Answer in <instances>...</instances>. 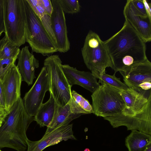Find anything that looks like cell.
I'll use <instances>...</instances> for the list:
<instances>
[{
    "label": "cell",
    "instance_id": "6da1fadb",
    "mask_svg": "<svg viewBox=\"0 0 151 151\" xmlns=\"http://www.w3.org/2000/svg\"><path fill=\"white\" fill-rule=\"evenodd\" d=\"M104 42L114 73L148 59L146 42L125 20L121 29Z\"/></svg>",
    "mask_w": 151,
    "mask_h": 151
},
{
    "label": "cell",
    "instance_id": "7a4b0ae2",
    "mask_svg": "<svg viewBox=\"0 0 151 151\" xmlns=\"http://www.w3.org/2000/svg\"><path fill=\"white\" fill-rule=\"evenodd\" d=\"M33 121L34 117L27 113L20 97L5 114L0 127V148L25 151L27 148L26 132Z\"/></svg>",
    "mask_w": 151,
    "mask_h": 151
},
{
    "label": "cell",
    "instance_id": "3957f363",
    "mask_svg": "<svg viewBox=\"0 0 151 151\" xmlns=\"http://www.w3.org/2000/svg\"><path fill=\"white\" fill-rule=\"evenodd\" d=\"M26 14V40L33 52L48 56L58 52L52 40L27 0H24Z\"/></svg>",
    "mask_w": 151,
    "mask_h": 151
},
{
    "label": "cell",
    "instance_id": "277c9868",
    "mask_svg": "<svg viewBox=\"0 0 151 151\" xmlns=\"http://www.w3.org/2000/svg\"><path fill=\"white\" fill-rule=\"evenodd\" d=\"M5 36L19 47L26 40V14L24 0H4Z\"/></svg>",
    "mask_w": 151,
    "mask_h": 151
},
{
    "label": "cell",
    "instance_id": "5b68a950",
    "mask_svg": "<svg viewBox=\"0 0 151 151\" xmlns=\"http://www.w3.org/2000/svg\"><path fill=\"white\" fill-rule=\"evenodd\" d=\"M81 52L85 64L95 78L105 71L106 68H112L111 60L104 41L92 30L89 31L86 37Z\"/></svg>",
    "mask_w": 151,
    "mask_h": 151
},
{
    "label": "cell",
    "instance_id": "8992f818",
    "mask_svg": "<svg viewBox=\"0 0 151 151\" xmlns=\"http://www.w3.org/2000/svg\"><path fill=\"white\" fill-rule=\"evenodd\" d=\"M98 82L101 85L91 95L93 114L104 118L121 113L126 104L121 91L105 82Z\"/></svg>",
    "mask_w": 151,
    "mask_h": 151
},
{
    "label": "cell",
    "instance_id": "52a82bcc",
    "mask_svg": "<svg viewBox=\"0 0 151 151\" xmlns=\"http://www.w3.org/2000/svg\"><path fill=\"white\" fill-rule=\"evenodd\" d=\"M62 65L57 55L47 56L44 61V66L48 76L50 93L58 105L63 106L70 99L72 86L69 84L64 73Z\"/></svg>",
    "mask_w": 151,
    "mask_h": 151
},
{
    "label": "cell",
    "instance_id": "ba28073f",
    "mask_svg": "<svg viewBox=\"0 0 151 151\" xmlns=\"http://www.w3.org/2000/svg\"><path fill=\"white\" fill-rule=\"evenodd\" d=\"M124 83L128 87L145 96L151 88V63L148 59L124 71H119Z\"/></svg>",
    "mask_w": 151,
    "mask_h": 151
},
{
    "label": "cell",
    "instance_id": "9c48e42d",
    "mask_svg": "<svg viewBox=\"0 0 151 151\" xmlns=\"http://www.w3.org/2000/svg\"><path fill=\"white\" fill-rule=\"evenodd\" d=\"M104 119L114 128L125 126L128 130H136L151 135V104L134 116H125L119 114Z\"/></svg>",
    "mask_w": 151,
    "mask_h": 151
},
{
    "label": "cell",
    "instance_id": "30bf717a",
    "mask_svg": "<svg viewBox=\"0 0 151 151\" xmlns=\"http://www.w3.org/2000/svg\"><path fill=\"white\" fill-rule=\"evenodd\" d=\"M50 86L47 70L43 67L35 83L25 94L23 98L24 106L27 113L34 117L43 104L45 94L49 91Z\"/></svg>",
    "mask_w": 151,
    "mask_h": 151
},
{
    "label": "cell",
    "instance_id": "8fae6325",
    "mask_svg": "<svg viewBox=\"0 0 151 151\" xmlns=\"http://www.w3.org/2000/svg\"><path fill=\"white\" fill-rule=\"evenodd\" d=\"M51 1L53 7L50 16L51 26L56 39L58 52H66L70 49V44L68 37L65 14L58 0Z\"/></svg>",
    "mask_w": 151,
    "mask_h": 151
},
{
    "label": "cell",
    "instance_id": "7c38bea8",
    "mask_svg": "<svg viewBox=\"0 0 151 151\" xmlns=\"http://www.w3.org/2000/svg\"><path fill=\"white\" fill-rule=\"evenodd\" d=\"M22 77L18 68L14 64L1 80L5 103V114L21 97Z\"/></svg>",
    "mask_w": 151,
    "mask_h": 151
},
{
    "label": "cell",
    "instance_id": "4fadbf2b",
    "mask_svg": "<svg viewBox=\"0 0 151 151\" xmlns=\"http://www.w3.org/2000/svg\"><path fill=\"white\" fill-rule=\"evenodd\" d=\"M69 139L76 140L73 134L72 124L59 127L45 134L40 140L37 141H32L27 138L26 139L27 151H42L47 147Z\"/></svg>",
    "mask_w": 151,
    "mask_h": 151
},
{
    "label": "cell",
    "instance_id": "5bb4252c",
    "mask_svg": "<svg viewBox=\"0 0 151 151\" xmlns=\"http://www.w3.org/2000/svg\"><path fill=\"white\" fill-rule=\"evenodd\" d=\"M64 73L69 84L79 85L93 93L100 85L91 72L81 71L68 64L62 65Z\"/></svg>",
    "mask_w": 151,
    "mask_h": 151
},
{
    "label": "cell",
    "instance_id": "9a60e30c",
    "mask_svg": "<svg viewBox=\"0 0 151 151\" xmlns=\"http://www.w3.org/2000/svg\"><path fill=\"white\" fill-rule=\"evenodd\" d=\"M17 66L22 81L28 86L33 83L35 78V71L39 66V60L30 52L28 46H25L20 50L18 55Z\"/></svg>",
    "mask_w": 151,
    "mask_h": 151
},
{
    "label": "cell",
    "instance_id": "2e32d148",
    "mask_svg": "<svg viewBox=\"0 0 151 151\" xmlns=\"http://www.w3.org/2000/svg\"><path fill=\"white\" fill-rule=\"evenodd\" d=\"M120 93L126 104L124 109L119 113L123 115L134 116L151 104V96L147 98L132 89L129 88Z\"/></svg>",
    "mask_w": 151,
    "mask_h": 151
},
{
    "label": "cell",
    "instance_id": "e0dca14e",
    "mask_svg": "<svg viewBox=\"0 0 151 151\" xmlns=\"http://www.w3.org/2000/svg\"><path fill=\"white\" fill-rule=\"evenodd\" d=\"M123 13L127 22L146 42L151 40V18L143 17L134 13L126 2Z\"/></svg>",
    "mask_w": 151,
    "mask_h": 151
},
{
    "label": "cell",
    "instance_id": "ac0fdd59",
    "mask_svg": "<svg viewBox=\"0 0 151 151\" xmlns=\"http://www.w3.org/2000/svg\"><path fill=\"white\" fill-rule=\"evenodd\" d=\"M81 115L72 113L68 103L63 106L57 104L53 118L47 127L45 134L52 132L59 127L69 124L72 120Z\"/></svg>",
    "mask_w": 151,
    "mask_h": 151
},
{
    "label": "cell",
    "instance_id": "d6986e66",
    "mask_svg": "<svg viewBox=\"0 0 151 151\" xmlns=\"http://www.w3.org/2000/svg\"><path fill=\"white\" fill-rule=\"evenodd\" d=\"M57 104L52 94L50 93L48 100L41 105L34 116L36 121L41 127L49 126L53 118Z\"/></svg>",
    "mask_w": 151,
    "mask_h": 151
},
{
    "label": "cell",
    "instance_id": "ffe728a7",
    "mask_svg": "<svg viewBox=\"0 0 151 151\" xmlns=\"http://www.w3.org/2000/svg\"><path fill=\"white\" fill-rule=\"evenodd\" d=\"M150 143L151 135L136 130H132L125 140L129 151H143Z\"/></svg>",
    "mask_w": 151,
    "mask_h": 151
},
{
    "label": "cell",
    "instance_id": "44dd1931",
    "mask_svg": "<svg viewBox=\"0 0 151 151\" xmlns=\"http://www.w3.org/2000/svg\"><path fill=\"white\" fill-rule=\"evenodd\" d=\"M68 103L73 113L81 115L93 114L92 105L88 101L74 90L71 91V97Z\"/></svg>",
    "mask_w": 151,
    "mask_h": 151
},
{
    "label": "cell",
    "instance_id": "7402d4cb",
    "mask_svg": "<svg viewBox=\"0 0 151 151\" xmlns=\"http://www.w3.org/2000/svg\"><path fill=\"white\" fill-rule=\"evenodd\" d=\"M32 9L40 18L44 27L52 40L56 44V40L52 31L50 17L45 12L42 8L38 4V0H27Z\"/></svg>",
    "mask_w": 151,
    "mask_h": 151
},
{
    "label": "cell",
    "instance_id": "603a6c76",
    "mask_svg": "<svg viewBox=\"0 0 151 151\" xmlns=\"http://www.w3.org/2000/svg\"><path fill=\"white\" fill-rule=\"evenodd\" d=\"M127 2L135 14L151 18V4L146 0H127Z\"/></svg>",
    "mask_w": 151,
    "mask_h": 151
},
{
    "label": "cell",
    "instance_id": "cb8c5ba5",
    "mask_svg": "<svg viewBox=\"0 0 151 151\" xmlns=\"http://www.w3.org/2000/svg\"><path fill=\"white\" fill-rule=\"evenodd\" d=\"M115 73L112 75L107 74L105 71L96 76L95 78L99 79V81H102L111 85L121 91L127 90L129 88L120 80V78L116 77Z\"/></svg>",
    "mask_w": 151,
    "mask_h": 151
},
{
    "label": "cell",
    "instance_id": "d4e9b609",
    "mask_svg": "<svg viewBox=\"0 0 151 151\" xmlns=\"http://www.w3.org/2000/svg\"><path fill=\"white\" fill-rule=\"evenodd\" d=\"M20 50L19 47L6 40L0 52V59L9 58H17Z\"/></svg>",
    "mask_w": 151,
    "mask_h": 151
},
{
    "label": "cell",
    "instance_id": "484cf974",
    "mask_svg": "<svg viewBox=\"0 0 151 151\" xmlns=\"http://www.w3.org/2000/svg\"><path fill=\"white\" fill-rule=\"evenodd\" d=\"M65 14H73L78 13L81 6L78 0H58Z\"/></svg>",
    "mask_w": 151,
    "mask_h": 151
},
{
    "label": "cell",
    "instance_id": "4316f807",
    "mask_svg": "<svg viewBox=\"0 0 151 151\" xmlns=\"http://www.w3.org/2000/svg\"><path fill=\"white\" fill-rule=\"evenodd\" d=\"M17 58L0 59V79L2 80L8 70L14 64Z\"/></svg>",
    "mask_w": 151,
    "mask_h": 151
},
{
    "label": "cell",
    "instance_id": "83f0119b",
    "mask_svg": "<svg viewBox=\"0 0 151 151\" xmlns=\"http://www.w3.org/2000/svg\"><path fill=\"white\" fill-rule=\"evenodd\" d=\"M38 4L44 9L46 13L50 17L53 10L51 1L50 0H38Z\"/></svg>",
    "mask_w": 151,
    "mask_h": 151
},
{
    "label": "cell",
    "instance_id": "f1b7e54d",
    "mask_svg": "<svg viewBox=\"0 0 151 151\" xmlns=\"http://www.w3.org/2000/svg\"><path fill=\"white\" fill-rule=\"evenodd\" d=\"M3 2L4 0H0V36L3 32H5Z\"/></svg>",
    "mask_w": 151,
    "mask_h": 151
},
{
    "label": "cell",
    "instance_id": "f546056e",
    "mask_svg": "<svg viewBox=\"0 0 151 151\" xmlns=\"http://www.w3.org/2000/svg\"><path fill=\"white\" fill-rule=\"evenodd\" d=\"M5 103L2 87L1 80L0 79V108L5 111Z\"/></svg>",
    "mask_w": 151,
    "mask_h": 151
},
{
    "label": "cell",
    "instance_id": "4dcf8cb0",
    "mask_svg": "<svg viewBox=\"0 0 151 151\" xmlns=\"http://www.w3.org/2000/svg\"><path fill=\"white\" fill-rule=\"evenodd\" d=\"M6 40V38L5 36L0 40V52Z\"/></svg>",
    "mask_w": 151,
    "mask_h": 151
},
{
    "label": "cell",
    "instance_id": "1f68e13d",
    "mask_svg": "<svg viewBox=\"0 0 151 151\" xmlns=\"http://www.w3.org/2000/svg\"><path fill=\"white\" fill-rule=\"evenodd\" d=\"M143 151H151V143L149 144Z\"/></svg>",
    "mask_w": 151,
    "mask_h": 151
},
{
    "label": "cell",
    "instance_id": "d6a6232c",
    "mask_svg": "<svg viewBox=\"0 0 151 151\" xmlns=\"http://www.w3.org/2000/svg\"><path fill=\"white\" fill-rule=\"evenodd\" d=\"M5 111L0 108V116H5Z\"/></svg>",
    "mask_w": 151,
    "mask_h": 151
},
{
    "label": "cell",
    "instance_id": "836d02e7",
    "mask_svg": "<svg viewBox=\"0 0 151 151\" xmlns=\"http://www.w3.org/2000/svg\"><path fill=\"white\" fill-rule=\"evenodd\" d=\"M4 118L2 119H0V127L1 125Z\"/></svg>",
    "mask_w": 151,
    "mask_h": 151
},
{
    "label": "cell",
    "instance_id": "e575fe53",
    "mask_svg": "<svg viewBox=\"0 0 151 151\" xmlns=\"http://www.w3.org/2000/svg\"><path fill=\"white\" fill-rule=\"evenodd\" d=\"M84 151H91L89 148H86L84 150Z\"/></svg>",
    "mask_w": 151,
    "mask_h": 151
},
{
    "label": "cell",
    "instance_id": "d590c367",
    "mask_svg": "<svg viewBox=\"0 0 151 151\" xmlns=\"http://www.w3.org/2000/svg\"><path fill=\"white\" fill-rule=\"evenodd\" d=\"M5 116H0V119H3Z\"/></svg>",
    "mask_w": 151,
    "mask_h": 151
},
{
    "label": "cell",
    "instance_id": "8d00e7d4",
    "mask_svg": "<svg viewBox=\"0 0 151 151\" xmlns=\"http://www.w3.org/2000/svg\"><path fill=\"white\" fill-rule=\"evenodd\" d=\"M0 151H1V150H0Z\"/></svg>",
    "mask_w": 151,
    "mask_h": 151
}]
</instances>
